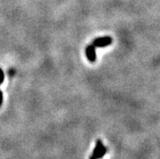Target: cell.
I'll return each instance as SVG.
<instances>
[{
  "mask_svg": "<svg viewBox=\"0 0 160 159\" xmlns=\"http://www.w3.org/2000/svg\"><path fill=\"white\" fill-rule=\"evenodd\" d=\"M85 54H86V57H87L88 60L89 62H93L96 60V51H95V47L93 45H89L85 49Z\"/></svg>",
  "mask_w": 160,
  "mask_h": 159,
  "instance_id": "cell-3",
  "label": "cell"
},
{
  "mask_svg": "<svg viewBox=\"0 0 160 159\" xmlns=\"http://www.w3.org/2000/svg\"><path fill=\"white\" fill-rule=\"evenodd\" d=\"M4 81V73L2 72V70L0 68V85Z\"/></svg>",
  "mask_w": 160,
  "mask_h": 159,
  "instance_id": "cell-4",
  "label": "cell"
},
{
  "mask_svg": "<svg viewBox=\"0 0 160 159\" xmlns=\"http://www.w3.org/2000/svg\"><path fill=\"white\" fill-rule=\"evenodd\" d=\"M112 38L111 37H98L93 40V45L95 47H105L112 44Z\"/></svg>",
  "mask_w": 160,
  "mask_h": 159,
  "instance_id": "cell-2",
  "label": "cell"
},
{
  "mask_svg": "<svg viewBox=\"0 0 160 159\" xmlns=\"http://www.w3.org/2000/svg\"><path fill=\"white\" fill-rule=\"evenodd\" d=\"M2 91L0 90V107H1V105H2Z\"/></svg>",
  "mask_w": 160,
  "mask_h": 159,
  "instance_id": "cell-5",
  "label": "cell"
},
{
  "mask_svg": "<svg viewBox=\"0 0 160 159\" xmlns=\"http://www.w3.org/2000/svg\"><path fill=\"white\" fill-rule=\"evenodd\" d=\"M106 152H107V149L103 145L102 142L100 140H98L97 143H96L95 149H93V154L89 158L93 159V158H101L105 155Z\"/></svg>",
  "mask_w": 160,
  "mask_h": 159,
  "instance_id": "cell-1",
  "label": "cell"
}]
</instances>
